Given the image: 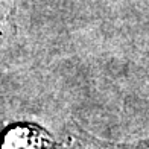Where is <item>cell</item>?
Listing matches in <instances>:
<instances>
[{"label": "cell", "instance_id": "cell-1", "mask_svg": "<svg viewBox=\"0 0 149 149\" xmlns=\"http://www.w3.org/2000/svg\"><path fill=\"white\" fill-rule=\"evenodd\" d=\"M52 135L33 123H18L6 130L0 149H52Z\"/></svg>", "mask_w": 149, "mask_h": 149}]
</instances>
